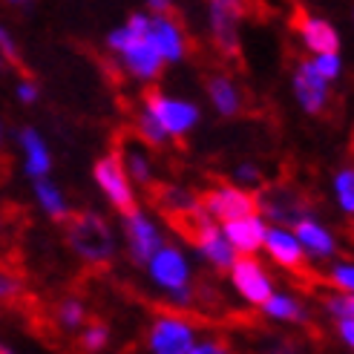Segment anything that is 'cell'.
Returning a JSON list of instances; mask_svg holds the SVG:
<instances>
[{"label":"cell","mask_w":354,"mask_h":354,"mask_svg":"<svg viewBox=\"0 0 354 354\" xmlns=\"http://www.w3.org/2000/svg\"><path fill=\"white\" fill-rule=\"evenodd\" d=\"M150 12H133L121 26L107 32V49L118 58V66L138 84H150L165 73V61L147 38Z\"/></svg>","instance_id":"1"},{"label":"cell","mask_w":354,"mask_h":354,"mask_svg":"<svg viewBox=\"0 0 354 354\" xmlns=\"http://www.w3.org/2000/svg\"><path fill=\"white\" fill-rule=\"evenodd\" d=\"M66 245L86 265H107L115 257V234L95 210H73L64 222Z\"/></svg>","instance_id":"2"},{"label":"cell","mask_w":354,"mask_h":354,"mask_svg":"<svg viewBox=\"0 0 354 354\" xmlns=\"http://www.w3.org/2000/svg\"><path fill=\"white\" fill-rule=\"evenodd\" d=\"M254 199H257V214L282 227H294L299 219L311 216V205L306 199V193L288 182L259 185L254 190Z\"/></svg>","instance_id":"3"},{"label":"cell","mask_w":354,"mask_h":354,"mask_svg":"<svg viewBox=\"0 0 354 354\" xmlns=\"http://www.w3.org/2000/svg\"><path fill=\"white\" fill-rule=\"evenodd\" d=\"M141 107L156 118V124L165 130L167 138H185L196 130L199 121H202V110H199L196 101L176 98V95H167L162 90H150L145 95V101H141Z\"/></svg>","instance_id":"4"},{"label":"cell","mask_w":354,"mask_h":354,"mask_svg":"<svg viewBox=\"0 0 354 354\" xmlns=\"http://www.w3.org/2000/svg\"><path fill=\"white\" fill-rule=\"evenodd\" d=\"M93 182L98 185V190L104 193V199H107L121 216L130 214L133 207H138L136 185L130 182L127 170H124V165L118 162L115 150L95 158V165H93Z\"/></svg>","instance_id":"5"},{"label":"cell","mask_w":354,"mask_h":354,"mask_svg":"<svg viewBox=\"0 0 354 354\" xmlns=\"http://www.w3.org/2000/svg\"><path fill=\"white\" fill-rule=\"evenodd\" d=\"M245 9V0H207V32L225 58H234L239 52V26Z\"/></svg>","instance_id":"6"},{"label":"cell","mask_w":354,"mask_h":354,"mask_svg":"<svg viewBox=\"0 0 354 354\" xmlns=\"http://www.w3.org/2000/svg\"><path fill=\"white\" fill-rule=\"evenodd\" d=\"M199 205L216 225L248 216V214H257L254 190H245V187H239L234 182H219L214 187H207L199 196Z\"/></svg>","instance_id":"7"},{"label":"cell","mask_w":354,"mask_h":354,"mask_svg":"<svg viewBox=\"0 0 354 354\" xmlns=\"http://www.w3.org/2000/svg\"><path fill=\"white\" fill-rule=\"evenodd\" d=\"M121 231H124V242H127V254L136 265H147V259L165 245L162 227L141 207H133L130 214L121 216Z\"/></svg>","instance_id":"8"},{"label":"cell","mask_w":354,"mask_h":354,"mask_svg":"<svg viewBox=\"0 0 354 354\" xmlns=\"http://www.w3.org/2000/svg\"><path fill=\"white\" fill-rule=\"evenodd\" d=\"M291 90H294V98L299 104V110L308 113V115H323L326 107H328V101H331V84L314 69L311 58L299 61L294 66Z\"/></svg>","instance_id":"9"},{"label":"cell","mask_w":354,"mask_h":354,"mask_svg":"<svg viewBox=\"0 0 354 354\" xmlns=\"http://www.w3.org/2000/svg\"><path fill=\"white\" fill-rule=\"evenodd\" d=\"M147 38L156 46L158 55H162L165 64H182L187 58V32H185L179 17H173V12L150 15Z\"/></svg>","instance_id":"10"},{"label":"cell","mask_w":354,"mask_h":354,"mask_svg":"<svg viewBox=\"0 0 354 354\" xmlns=\"http://www.w3.org/2000/svg\"><path fill=\"white\" fill-rule=\"evenodd\" d=\"M145 268H147V274H150V279L156 282V286L165 288V294L190 286V262H187V257L176 245H167L165 242L147 259Z\"/></svg>","instance_id":"11"},{"label":"cell","mask_w":354,"mask_h":354,"mask_svg":"<svg viewBox=\"0 0 354 354\" xmlns=\"http://www.w3.org/2000/svg\"><path fill=\"white\" fill-rule=\"evenodd\" d=\"M147 343L153 354H187L196 343V328L179 314H165L153 323Z\"/></svg>","instance_id":"12"},{"label":"cell","mask_w":354,"mask_h":354,"mask_svg":"<svg viewBox=\"0 0 354 354\" xmlns=\"http://www.w3.org/2000/svg\"><path fill=\"white\" fill-rule=\"evenodd\" d=\"M227 274H231V282L239 291V297L251 306H262L265 299L274 294V282H271L268 271H265L262 262L254 257H236L234 265L227 268Z\"/></svg>","instance_id":"13"},{"label":"cell","mask_w":354,"mask_h":354,"mask_svg":"<svg viewBox=\"0 0 354 354\" xmlns=\"http://www.w3.org/2000/svg\"><path fill=\"white\" fill-rule=\"evenodd\" d=\"M219 227L236 254L254 257L257 251H262L265 234H268V219H262L259 214H248V216H239L231 222H222Z\"/></svg>","instance_id":"14"},{"label":"cell","mask_w":354,"mask_h":354,"mask_svg":"<svg viewBox=\"0 0 354 354\" xmlns=\"http://www.w3.org/2000/svg\"><path fill=\"white\" fill-rule=\"evenodd\" d=\"M291 231H294V236H297L299 248H303L306 259H317V262H323V259L337 257V236H334L323 222H317L314 216L299 219V222L291 227Z\"/></svg>","instance_id":"15"},{"label":"cell","mask_w":354,"mask_h":354,"mask_svg":"<svg viewBox=\"0 0 354 354\" xmlns=\"http://www.w3.org/2000/svg\"><path fill=\"white\" fill-rule=\"evenodd\" d=\"M190 245L199 251V257L205 259V262H210L216 271H227L234 265V259L239 257L234 248H231V242L225 239V234H222V227L216 225V222H207V225H202L196 234H193V239H190Z\"/></svg>","instance_id":"16"},{"label":"cell","mask_w":354,"mask_h":354,"mask_svg":"<svg viewBox=\"0 0 354 354\" xmlns=\"http://www.w3.org/2000/svg\"><path fill=\"white\" fill-rule=\"evenodd\" d=\"M17 145L24 153V173L29 179H49L52 173V150L49 141L35 130V127H21L17 130Z\"/></svg>","instance_id":"17"},{"label":"cell","mask_w":354,"mask_h":354,"mask_svg":"<svg viewBox=\"0 0 354 354\" xmlns=\"http://www.w3.org/2000/svg\"><path fill=\"white\" fill-rule=\"evenodd\" d=\"M262 248L268 251V257L286 271H303L306 265V254L299 248L297 236L291 227H282V225H268V234H265Z\"/></svg>","instance_id":"18"},{"label":"cell","mask_w":354,"mask_h":354,"mask_svg":"<svg viewBox=\"0 0 354 354\" xmlns=\"http://www.w3.org/2000/svg\"><path fill=\"white\" fill-rule=\"evenodd\" d=\"M299 44H303L311 55H323V52H340V32L334 29L331 21L317 15H303L297 24Z\"/></svg>","instance_id":"19"},{"label":"cell","mask_w":354,"mask_h":354,"mask_svg":"<svg viewBox=\"0 0 354 354\" xmlns=\"http://www.w3.org/2000/svg\"><path fill=\"white\" fill-rule=\"evenodd\" d=\"M205 93L210 98V107H214L222 118H236L242 113V86L225 73H214L205 81Z\"/></svg>","instance_id":"20"},{"label":"cell","mask_w":354,"mask_h":354,"mask_svg":"<svg viewBox=\"0 0 354 354\" xmlns=\"http://www.w3.org/2000/svg\"><path fill=\"white\" fill-rule=\"evenodd\" d=\"M147 150L150 147H145L138 138H127L115 147L118 162L124 165V170H127L133 185H145V187L153 185V158H150Z\"/></svg>","instance_id":"21"},{"label":"cell","mask_w":354,"mask_h":354,"mask_svg":"<svg viewBox=\"0 0 354 354\" xmlns=\"http://www.w3.org/2000/svg\"><path fill=\"white\" fill-rule=\"evenodd\" d=\"M32 196L35 202H38V207L44 210V214L52 219V222H66V216L73 214V207H69L64 190L52 182V179H35L32 182Z\"/></svg>","instance_id":"22"},{"label":"cell","mask_w":354,"mask_h":354,"mask_svg":"<svg viewBox=\"0 0 354 354\" xmlns=\"http://www.w3.org/2000/svg\"><path fill=\"white\" fill-rule=\"evenodd\" d=\"M262 311L268 314L271 320H279V323H303V320H308L303 303H299L297 297H291V294H277L274 291L262 303Z\"/></svg>","instance_id":"23"},{"label":"cell","mask_w":354,"mask_h":354,"mask_svg":"<svg viewBox=\"0 0 354 354\" xmlns=\"http://www.w3.org/2000/svg\"><path fill=\"white\" fill-rule=\"evenodd\" d=\"M199 205V196H193L187 187H179V185H158V207L165 210L170 219L187 214L190 207Z\"/></svg>","instance_id":"24"},{"label":"cell","mask_w":354,"mask_h":354,"mask_svg":"<svg viewBox=\"0 0 354 354\" xmlns=\"http://www.w3.org/2000/svg\"><path fill=\"white\" fill-rule=\"evenodd\" d=\"M133 130H136V138L141 141L145 147H153V150H158V147H167L170 145V138L165 136V130L156 124V118L141 107L138 113H136V121H133Z\"/></svg>","instance_id":"25"},{"label":"cell","mask_w":354,"mask_h":354,"mask_svg":"<svg viewBox=\"0 0 354 354\" xmlns=\"http://www.w3.org/2000/svg\"><path fill=\"white\" fill-rule=\"evenodd\" d=\"M331 190H334V199H337L340 214L351 216L354 214V170L351 167H340L331 179Z\"/></svg>","instance_id":"26"},{"label":"cell","mask_w":354,"mask_h":354,"mask_svg":"<svg viewBox=\"0 0 354 354\" xmlns=\"http://www.w3.org/2000/svg\"><path fill=\"white\" fill-rule=\"evenodd\" d=\"M58 323L66 328V331H75V328H81L84 326V320H86V308H84V303L81 299H75V297H66V299H61L58 303Z\"/></svg>","instance_id":"27"},{"label":"cell","mask_w":354,"mask_h":354,"mask_svg":"<svg viewBox=\"0 0 354 354\" xmlns=\"http://www.w3.org/2000/svg\"><path fill=\"white\" fill-rule=\"evenodd\" d=\"M311 64H314V69L328 84H334V81L343 75V55H340V52H323V55H311Z\"/></svg>","instance_id":"28"},{"label":"cell","mask_w":354,"mask_h":354,"mask_svg":"<svg viewBox=\"0 0 354 354\" xmlns=\"http://www.w3.org/2000/svg\"><path fill=\"white\" fill-rule=\"evenodd\" d=\"M234 185L245 187V190H257L259 185H265V176H262V167L257 162H239L234 167Z\"/></svg>","instance_id":"29"},{"label":"cell","mask_w":354,"mask_h":354,"mask_svg":"<svg viewBox=\"0 0 354 354\" xmlns=\"http://www.w3.org/2000/svg\"><path fill=\"white\" fill-rule=\"evenodd\" d=\"M107 343H110V328L104 323H90V326H86V331L81 334V348L90 351V354L101 351Z\"/></svg>","instance_id":"30"},{"label":"cell","mask_w":354,"mask_h":354,"mask_svg":"<svg viewBox=\"0 0 354 354\" xmlns=\"http://www.w3.org/2000/svg\"><path fill=\"white\" fill-rule=\"evenodd\" d=\"M328 286L331 288H337V291H346L351 294L354 288V268H351V262H334L331 265V271H328Z\"/></svg>","instance_id":"31"},{"label":"cell","mask_w":354,"mask_h":354,"mask_svg":"<svg viewBox=\"0 0 354 354\" xmlns=\"http://www.w3.org/2000/svg\"><path fill=\"white\" fill-rule=\"evenodd\" d=\"M326 311L334 320H343V317H354V297L346 291H334L326 297Z\"/></svg>","instance_id":"32"},{"label":"cell","mask_w":354,"mask_h":354,"mask_svg":"<svg viewBox=\"0 0 354 354\" xmlns=\"http://www.w3.org/2000/svg\"><path fill=\"white\" fill-rule=\"evenodd\" d=\"M0 55L6 58V64H21V49H17V41L6 29V24H0Z\"/></svg>","instance_id":"33"},{"label":"cell","mask_w":354,"mask_h":354,"mask_svg":"<svg viewBox=\"0 0 354 354\" xmlns=\"http://www.w3.org/2000/svg\"><path fill=\"white\" fill-rule=\"evenodd\" d=\"M21 279L9 271H0V303H12L15 297H21Z\"/></svg>","instance_id":"34"},{"label":"cell","mask_w":354,"mask_h":354,"mask_svg":"<svg viewBox=\"0 0 354 354\" xmlns=\"http://www.w3.org/2000/svg\"><path fill=\"white\" fill-rule=\"evenodd\" d=\"M15 93H17V101H21V104H38V98H41V90H38V84H35L32 78H24V81H17Z\"/></svg>","instance_id":"35"},{"label":"cell","mask_w":354,"mask_h":354,"mask_svg":"<svg viewBox=\"0 0 354 354\" xmlns=\"http://www.w3.org/2000/svg\"><path fill=\"white\" fill-rule=\"evenodd\" d=\"M145 12H150V15H167V12H173V6H176V0H145Z\"/></svg>","instance_id":"36"},{"label":"cell","mask_w":354,"mask_h":354,"mask_svg":"<svg viewBox=\"0 0 354 354\" xmlns=\"http://www.w3.org/2000/svg\"><path fill=\"white\" fill-rule=\"evenodd\" d=\"M187 354H227V348H225L222 343H210V340H207V343H199V346L193 343Z\"/></svg>","instance_id":"37"},{"label":"cell","mask_w":354,"mask_h":354,"mask_svg":"<svg viewBox=\"0 0 354 354\" xmlns=\"http://www.w3.org/2000/svg\"><path fill=\"white\" fill-rule=\"evenodd\" d=\"M337 331H340V340L346 346L354 343V320H351V317H343V320H337Z\"/></svg>","instance_id":"38"},{"label":"cell","mask_w":354,"mask_h":354,"mask_svg":"<svg viewBox=\"0 0 354 354\" xmlns=\"http://www.w3.org/2000/svg\"><path fill=\"white\" fill-rule=\"evenodd\" d=\"M268 354H297V346H294L291 340H277Z\"/></svg>","instance_id":"39"},{"label":"cell","mask_w":354,"mask_h":354,"mask_svg":"<svg viewBox=\"0 0 354 354\" xmlns=\"http://www.w3.org/2000/svg\"><path fill=\"white\" fill-rule=\"evenodd\" d=\"M6 6H12V9H26V6H32L35 0H3Z\"/></svg>","instance_id":"40"},{"label":"cell","mask_w":354,"mask_h":354,"mask_svg":"<svg viewBox=\"0 0 354 354\" xmlns=\"http://www.w3.org/2000/svg\"><path fill=\"white\" fill-rule=\"evenodd\" d=\"M6 66H9V64H6V58H3V55H0V75H3V73H6Z\"/></svg>","instance_id":"41"},{"label":"cell","mask_w":354,"mask_h":354,"mask_svg":"<svg viewBox=\"0 0 354 354\" xmlns=\"http://www.w3.org/2000/svg\"><path fill=\"white\" fill-rule=\"evenodd\" d=\"M0 354H15V351H12L6 343H0Z\"/></svg>","instance_id":"42"},{"label":"cell","mask_w":354,"mask_h":354,"mask_svg":"<svg viewBox=\"0 0 354 354\" xmlns=\"http://www.w3.org/2000/svg\"><path fill=\"white\" fill-rule=\"evenodd\" d=\"M0 239H3V214H0Z\"/></svg>","instance_id":"43"},{"label":"cell","mask_w":354,"mask_h":354,"mask_svg":"<svg viewBox=\"0 0 354 354\" xmlns=\"http://www.w3.org/2000/svg\"><path fill=\"white\" fill-rule=\"evenodd\" d=\"M0 147H3V124H0Z\"/></svg>","instance_id":"44"}]
</instances>
